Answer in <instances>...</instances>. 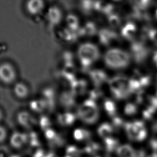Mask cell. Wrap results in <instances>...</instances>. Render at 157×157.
<instances>
[{"label": "cell", "mask_w": 157, "mask_h": 157, "mask_svg": "<svg viewBox=\"0 0 157 157\" xmlns=\"http://www.w3.org/2000/svg\"><path fill=\"white\" fill-rule=\"evenodd\" d=\"M98 134L101 138H106L109 137L112 132V127L108 123H102L98 128Z\"/></svg>", "instance_id": "cell-24"}, {"label": "cell", "mask_w": 157, "mask_h": 157, "mask_svg": "<svg viewBox=\"0 0 157 157\" xmlns=\"http://www.w3.org/2000/svg\"><path fill=\"white\" fill-rule=\"evenodd\" d=\"M17 122L26 129H30L36 123V120L28 111H21L17 114Z\"/></svg>", "instance_id": "cell-12"}, {"label": "cell", "mask_w": 157, "mask_h": 157, "mask_svg": "<svg viewBox=\"0 0 157 157\" xmlns=\"http://www.w3.org/2000/svg\"><path fill=\"white\" fill-rule=\"evenodd\" d=\"M60 39L64 43L72 44L75 42L79 37L78 32H75L68 29L67 27L63 28L59 33Z\"/></svg>", "instance_id": "cell-14"}, {"label": "cell", "mask_w": 157, "mask_h": 157, "mask_svg": "<svg viewBox=\"0 0 157 157\" xmlns=\"http://www.w3.org/2000/svg\"><path fill=\"white\" fill-rule=\"evenodd\" d=\"M45 136L49 140H55L57 137L56 133V132L52 129L51 128L47 129V130L45 131Z\"/></svg>", "instance_id": "cell-31"}, {"label": "cell", "mask_w": 157, "mask_h": 157, "mask_svg": "<svg viewBox=\"0 0 157 157\" xmlns=\"http://www.w3.org/2000/svg\"><path fill=\"white\" fill-rule=\"evenodd\" d=\"M69 89L71 90L77 96H82L86 94L89 91L88 82L85 79L77 78L70 85Z\"/></svg>", "instance_id": "cell-13"}, {"label": "cell", "mask_w": 157, "mask_h": 157, "mask_svg": "<svg viewBox=\"0 0 157 157\" xmlns=\"http://www.w3.org/2000/svg\"><path fill=\"white\" fill-rule=\"evenodd\" d=\"M110 94L117 99H121L127 97L129 91V82L123 77L115 76L108 81Z\"/></svg>", "instance_id": "cell-4"}, {"label": "cell", "mask_w": 157, "mask_h": 157, "mask_svg": "<svg viewBox=\"0 0 157 157\" xmlns=\"http://www.w3.org/2000/svg\"><path fill=\"white\" fill-rule=\"evenodd\" d=\"M40 98L45 103L46 110L52 111L55 108L57 101V96L55 90L52 87L44 88L41 91Z\"/></svg>", "instance_id": "cell-8"}, {"label": "cell", "mask_w": 157, "mask_h": 157, "mask_svg": "<svg viewBox=\"0 0 157 157\" xmlns=\"http://www.w3.org/2000/svg\"><path fill=\"white\" fill-rule=\"evenodd\" d=\"M77 117L86 124L96 123L100 117V112L97 102L86 98L77 109Z\"/></svg>", "instance_id": "cell-2"}, {"label": "cell", "mask_w": 157, "mask_h": 157, "mask_svg": "<svg viewBox=\"0 0 157 157\" xmlns=\"http://www.w3.org/2000/svg\"><path fill=\"white\" fill-rule=\"evenodd\" d=\"M9 157H21V156L17 155H10Z\"/></svg>", "instance_id": "cell-33"}, {"label": "cell", "mask_w": 157, "mask_h": 157, "mask_svg": "<svg viewBox=\"0 0 157 157\" xmlns=\"http://www.w3.org/2000/svg\"><path fill=\"white\" fill-rule=\"evenodd\" d=\"M66 27L75 32H79L81 27L78 18L72 13L68 14L66 16Z\"/></svg>", "instance_id": "cell-19"}, {"label": "cell", "mask_w": 157, "mask_h": 157, "mask_svg": "<svg viewBox=\"0 0 157 157\" xmlns=\"http://www.w3.org/2000/svg\"><path fill=\"white\" fill-rule=\"evenodd\" d=\"M87 94V99L97 102L100 99H103L104 94L100 87H94L91 89L89 90Z\"/></svg>", "instance_id": "cell-21"}, {"label": "cell", "mask_w": 157, "mask_h": 157, "mask_svg": "<svg viewBox=\"0 0 157 157\" xmlns=\"http://www.w3.org/2000/svg\"><path fill=\"white\" fill-rule=\"evenodd\" d=\"M135 31V29L134 28V25L130 24H128L122 28V34L125 38H131L134 35Z\"/></svg>", "instance_id": "cell-26"}, {"label": "cell", "mask_w": 157, "mask_h": 157, "mask_svg": "<svg viewBox=\"0 0 157 157\" xmlns=\"http://www.w3.org/2000/svg\"><path fill=\"white\" fill-rule=\"evenodd\" d=\"M88 77L94 87H100L109 81L107 74L101 69H91L88 72Z\"/></svg>", "instance_id": "cell-7"}, {"label": "cell", "mask_w": 157, "mask_h": 157, "mask_svg": "<svg viewBox=\"0 0 157 157\" xmlns=\"http://www.w3.org/2000/svg\"><path fill=\"white\" fill-rule=\"evenodd\" d=\"M77 118L76 115L67 110L57 115V121L60 125L68 127L72 125Z\"/></svg>", "instance_id": "cell-15"}, {"label": "cell", "mask_w": 157, "mask_h": 157, "mask_svg": "<svg viewBox=\"0 0 157 157\" xmlns=\"http://www.w3.org/2000/svg\"><path fill=\"white\" fill-rule=\"evenodd\" d=\"M100 55L98 46L91 42L81 44L77 49V57L81 68L86 69L88 72L93 64L99 59Z\"/></svg>", "instance_id": "cell-1"}, {"label": "cell", "mask_w": 157, "mask_h": 157, "mask_svg": "<svg viewBox=\"0 0 157 157\" xmlns=\"http://www.w3.org/2000/svg\"><path fill=\"white\" fill-rule=\"evenodd\" d=\"M39 124L42 129L44 130V131L51 128L50 127L51 125V122L50 121V119L46 115L41 116L39 119Z\"/></svg>", "instance_id": "cell-28"}, {"label": "cell", "mask_w": 157, "mask_h": 157, "mask_svg": "<svg viewBox=\"0 0 157 157\" xmlns=\"http://www.w3.org/2000/svg\"><path fill=\"white\" fill-rule=\"evenodd\" d=\"M103 107L107 114L113 116L116 113L117 107L114 102L110 99H106L103 101Z\"/></svg>", "instance_id": "cell-25"}, {"label": "cell", "mask_w": 157, "mask_h": 157, "mask_svg": "<svg viewBox=\"0 0 157 157\" xmlns=\"http://www.w3.org/2000/svg\"><path fill=\"white\" fill-rule=\"evenodd\" d=\"M29 136L24 133L15 132L11 136L10 144L15 149H20L27 142Z\"/></svg>", "instance_id": "cell-17"}, {"label": "cell", "mask_w": 157, "mask_h": 157, "mask_svg": "<svg viewBox=\"0 0 157 157\" xmlns=\"http://www.w3.org/2000/svg\"><path fill=\"white\" fill-rule=\"evenodd\" d=\"M90 132L84 128H77L73 132L75 140L78 141L86 140L90 137Z\"/></svg>", "instance_id": "cell-23"}, {"label": "cell", "mask_w": 157, "mask_h": 157, "mask_svg": "<svg viewBox=\"0 0 157 157\" xmlns=\"http://www.w3.org/2000/svg\"><path fill=\"white\" fill-rule=\"evenodd\" d=\"M80 154V151L75 146H69L67 149L66 157H78Z\"/></svg>", "instance_id": "cell-30"}, {"label": "cell", "mask_w": 157, "mask_h": 157, "mask_svg": "<svg viewBox=\"0 0 157 157\" xmlns=\"http://www.w3.org/2000/svg\"><path fill=\"white\" fill-rule=\"evenodd\" d=\"M30 109L36 113H41L46 110L45 103L40 98H36L29 102Z\"/></svg>", "instance_id": "cell-20"}, {"label": "cell", "mask_w": 157, "mask_h": 157, "mask_svg": "<svg viewBox=\"0 0 157 157\" xmlns=\"http://www.w3.org/2000/svg\"><path fill=\"white\" fill-rule=\"evenodd\" d=\"M80 8L83 13L90 14L96 11V1H82L80 2Z\"/></svg>", "instance_id": "cell-22"}, {"label": "cell", "mask_w": 157, "mask_h": 157, "mask_svg": "<svg viewBox=\"0 0 157 157\" xmlns=\"http://www.w3.org/2000/svg\"><path fill=\"white\" fill-rule=\"evenodd\" d=\"M16 77V71L11 64L4 62L1 64L0 79L2 83L6 85H9L15 82Z\"/></svg>", "instance_id": "cell-5"}, {"label": "cell", "mask_w": 157, "mask_h": 157, "mask_svg": "<svg viewBox=\"0 0 157 157\" xmlns=\"http://www.w3.org/2000/svg\"><path fill=\"white\" fill-rule=\"evenodd\" d=\"M62 61L63 62V65L74 64V56L70 51H65L62 56Z\"/></svg>", "instance_id": "cell-29"}, {"label": "cell", "mask_w": 157, "mask_h": 157, "mask_svg": "<svg viewBox=\"0 0 157 157\" xmlns=\"http://www.w3.org/2000/svg\"><path fill=\"white\" fill-rule=\"evenodd\" d=\"M97 37L99 43L104 46H109L117 40V36L110 28H102L98 31Z\"/></svg>", "instance_id": "cell-6"}, {"label": "cell", "mask_w": 157, "mask_h": 157, "mask_svg": "<svg viewBox=\"0 0 157 157\" xmlns=\"http://www.w3.org/2000/svg\"><path fill=\"white\" fill-rule=\"evenodd\" d=\"M45 8V2L42 0H30L25 4L26 11L33 16H37Z\"/></svg>", "instance_id": "cell-11"}, {"label": "cell", "mask_w": 157, "mask_h": 157, "mask_svg": "<svg viewBox=\"0 0 157 157\" xmlns=\"http://www.w3.org/2000/svg\"><path fill=\"white\" fill-rule=\"evenodd\" d=\"M103 61L106 67L110 69H121L128 65L129 55L122 49L111 48L107 49L104 53Z\"/></svg>", "instance_id": "cell-3"}, {"label": "cell", "mask_w": 157, "mask_h": 157, "mask_svg": "<svg viewBox=\"0 0 157 157\" xmlns=\"http://www.w3.org/2000/svg\"><path fill=\"white\" fill-rule=\"evenodd\" d=\"M77 96L71 90H64L59 94L57 98L60 105L67 110L73 108L76 104Z\"/></svg>", "instance_id": "cell-9"}, {"label": "cell", "mask_w": 157, "mask_h": 157, "mask_svg": "<svg viewBox=\"0 0 157 157\" xmlns=\"http://www.w3.org/2000/svg\"><path fill=\"white\" fill-rule=\"evenodd\" d=\"M0 140L1 142L2 143L4 142L5 140L6 139V136H7V132H6V128L1 126L0 128Z\"/></svg>", "instance_id": "cell-32"}, {"label": "cell", "mask_w": 157, "mask_h": 157, "mask_svg": "<svg viewBox=\"0 0 157 157\" xmlns=\"http://www.w3.org/2000/svg\"><path fill=\"white\" fill-rule=\"evenodd\" d=\"M98 31L97 25L94 21H88L83 26H81L79 30V36H93L97 35Z\"/></svg>", "instance_id": "cell-16"}, {"label": "cell", "mask_w": 157, "mask_h": 157, "mask_svg": "<svg viewBox=\"0 0 157 157\" xmlns=\"http://www.w3.org/2000/svg\"><path fill=\"white\" fill-rule=\"evenodd\" d=\"M107 17V22L112 28H117L120 23V19L119 16L113 13L109 15Z\"/></svg>", "instance_id": "cell-27"}, {"label": "cell", "mask_w": 157, "mask_h": 157, "mask_svg": "<svg viewBox=\"0 0 157 157\" xmlns=\"http://www.w3.org/2000/svg\"><path fill=\"white\" fill-rule=\"evenodd\" d=\"M62 17L61 10L55 6L49 7L45 15V19L47 23L52 26L58 25L61 22Z\"/></svg>", "instance_id": "cell-10"}, {"label": "cell", "mask_w": 157, "mask_h": 157, "mask_svg": "<svg viewBox=\"0 0 157 157\" xmlns=\"http://www.w3.org/2000/svg\"><path fill=\"white\" fill-rule=\"evenodd\" d=\"M13 93L16 98L23 99L29 94V89L25 84L21 82L16 83L13 87Z\"/></svg>", "instance_id": "cell-18"}]
</instances>
